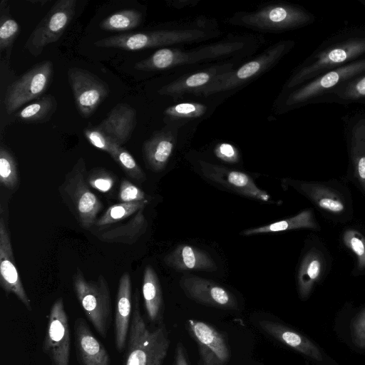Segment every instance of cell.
<instances>
[{
  "label": "cell",
  "mask_w": 365,
  "mask_h": 365,
  "mask_svg": "<svg viewBox=\"0 0 365 365\" xmlns=\"http://www.w3.org/2000/svg\"><path fill=\"white\" fill-rule=\"evenodd\" d=\"M170 345L164 323L149 329L140 312V294L135 290L126 344L124 365H163Z\"/></svg>",
  "instance_id": "1"
},
{
  "label": "cell",
  "mask_w": 365,
  "mask_h": 365,
  "mask_svg": "<svg viewBox=\"0 0 365 365\" xmlns=\"http://www.w3.org/2000/svg\"><path fill=\"white\" fill-rule=\"evenodd\" d=\"M86 174L85 160L80 158L71 170L66 174L60 192L80 225L88 230L95 225L103 204L91 191Z\"/></svg>",
  "instance_id": "2"
},
{
  "label": "cell",
  "mask_w": 365,
  "mask_h": 365,
  "mask_svg": "<svg viewBox=\"0 0 365 365\" xmlns=\"http://www.w3.org/2000/svg\"><path fill=\"white\" fill-rule=\"evenodd\" d=\"M76 296L97 332L106 338L111 324V298L108 284L103 275L97 280H87L77 268L73 276Z\"/></svg>",
  "instance_id": "3"
},
{
  "label": "cell",
  "mask_w": 365,
  "mask_h": 365,
  "mask_svg": "<svg viewBox=\"0 0 365 365\" xmlns=\"http://www.w3.org/2000/svg\"><path fill=\"white\" fill-rule=\"evenodd\" d=\"M243 46L244 43L240 41H227L209 44L190 51L163 48L137 62L135 68L144 71L165 70L227 56L240 50Z\"/></svg>",
  "instance_id": "4"
},
{
  "label": "cell",
  "mask_w": 365,
  "mask_h": 365,
  "mask_svg": "<svg viewBox=\"0 0 365 365\" xmlns=\"http://www.w3.org/2000/svg\"><path fill=\"white\" fill-rule=\"evenodd\" d=\"M365 53V37L352 38L330 46L317 53L289 80L290 88L331 69L349 63Z\"/></svg>",
  "instance_id": "5"
},
{
  "label": "cell",
  "mask_w": 365,
  "mask_h": 365,
  "mask_svg": "<svg viewBox=\"0 0 365 365\" xmlns=\"http://www.w3.org/2000/svg\"><path fill=\"white\" fill-rule=\"evenodd\" d=\"M206 36V32L197 29L157 30L111 36L98 40L93 44L101 48L139 51L195 41Z\"/></svg>",
  "instance_id": "6"
},
{
  "label": "cell",
  "mask_w": 365,
  "mask_h": 365,
  "mask_svg": "<svg viewBox=\"0 0 365 365\" xmlns=\"http://www.w3.org/2000/svg\"><path fill=\"white\" fill-rule=\"evenodd\" d=\"M292 41H280L269 47L256 58L219 76L214 82L195 93L207 96L235 88L264 73L275 65L292 46Z\"/></svg>",
  "instance_id": "7"
},
{
  "label": "cell",
  "mask_w": 365,
  "mask_h": 365,
  "mask_svg": "<svg viewBox=\"0 0 365 365\" xmlns=\"http://www.w3.org/2000/svg\"><path fill=\"white\" fill-rule=\"evenodd\" d=\"M76 0H58L34 28L28 38L25 48L36 57L48 44L57 41L72 21Z\"/></svg>",
  "instance_id": "8"
},
{
  "label": "cell",
  "mask_w": 365,
  "mask_h": 365,
  "mask_svg": "<svg viewBox=\"0 0 365 365\" xmlns=\"http://www.w3.org/2000/svg\"><path fill=\"white\" fill-rule=\"evenodd\" d=\"M53 74L52 61H43L12 82L8 86L4 98L6 113L11 114L23 105L38 98L48 88Z\"/></svg>",
  "instance_id": "9"
},
{
  "label": "cell",
  "mask_w": 365,
  "mask_h": 365,
  "mask_svg": "<svg viewBox=\"0 0 365 365\" xmlns=\"http://www.w3.org/2000/svg\"><path fill=\"white\" fill-rule=\"evenodd\" d=\"M51 365H69L71 334L69 320L62 298L52 304L42 346Z\"/></svg>",
  "instance_id": "10"
},
{
  "label": "cell",
  "mask_w": 365,
  "mask_h": 365,
  "mask_svg": "<svg viewBox=\"0 0 365 365\" xmlns=\"http://www.w3.org/2000/svg\"><path fill=\"white\" fill-rule=\"evenodd\" d=\"M242 24L266 31H284L304 26L311 16L302 9L286 4H274L243 14Z\"/></svg>",
  "instance_id": "11"
},
{
  "label": "cell",
  "mask_w": 365,
  "mask_h": 365,
  "mask_svg": "<svg viewBox=\"0 0 365 365\" xmlns=\"http://www.w3.org/2000/svg\"><path fill=\"white\" fill-rule=\"evenodd\" d=\"M68 78L79 114L90 117L108 96V85L94 73L77 67L68 71Z\"/></svg>",
  "instance_id": "12"
},
{
  "label": "cell",
  "mask_w": 365,
  "mask_h": 365,
  "mask_svg": "<svg viewBox=\"0 0 365 365\" xmlns=\"http://www.w3.org/2000/svg\"><path fill=\"white\" fill-rule=\"evenodd\" d=\"M187 328L196 342L199 353L198 365H227L230 351L225 336L212 325L188 319Z\"/></svg>",
  "instance_id": "13"
},
{
  "label": "cell",
  "mask_w": 365,
  "mask_h": 365,
  "mask_svg": "<svg viewBox=\"0 0 365 365\" xmlns=\"http://www.w3.org/2000/svg\"><path fill=\"white\" fill-rule=\"evenodd\" d=\"M364 72L365 58L355 60L331 69L290 93L287 98L286 105L292 106L304 103Z\"/></svg>",
  "instance_id": "14"
},
{
  "label": "cell",
  "mask_w": 365,
  "mask_h": 365,
  "mask_svg": "<svg viewBox=\"0 0 365 365\" xmlns=\"http://www.w3.org/2000/svg\"><path fill=\"white\" fill-rule=\"evenodd\" d=\"M180 285L188 298L199 304L226 310L238 308L234 294L212 280L185 274L180 279Z\"/></svg>",
  "instance_id": "15"
},
{
  "label": "cell",
  "mask_w": 365,
  "mask_h": 365,
  "mask_svg": "<svg viewBox=\"0 0 365 365\" xmlns=\"http://www.w3.org/2000/svg\"><path fill=\"white\" fill-rule=\"evenodd\" d=\"M199 167L206 178L240 195L262 202H271L268 192L258 187L253 179L243 172L204 160L199 161Z\"/></svg>",
  "instance_id": "16"
},
{
  "label": "cell",
  "mask_w": 365,
  "mask_h": 365,
  "mask_svg": "<svg viewBox=\"0 0 365 365\" xmlns=\"http://www.w3.org/2000/svg\"><path fill=\"white\" fill-rule=\"evenodd\" d=\"M0 284L6 293L14 294L27 310L31 311V300L14 261L9 230L2 217L0 219Z\"/></svg>",
  "instance_id": "17"
},
{
  "label": "cell",
  "mask_w": 365,
  "mask_h": 365,
  "mask_svg": "<svg viewBox=\"0 0 365 365\" xmlns=\"http://www.w3.org/2000/svg\"><path fill=\"white\" fill-rule=\"evenodd\" d=\"M75 345L81 365H110V355L82 317L74 323Z\"/></svg>",
  "instance_id": "18"
},
{
  "label": "cell",
  "mask_w": 365,
  "mask_h": 365,
  "mask_svg": "<svg viewBox=\"0 0 365 365\" xmlns=\"http://www.w3.org/2000/svg\"><path fill=\"white\" fill-rule=\"evenodd\" d=\"M132 283L128 272L122 274L118 287L114 319V342L121 353L127 344L133 314Z\"/></svg>",
  "instance_id": "19"
},
{
  "label": "cell",
  "mask_w": 365,
  "mask_h": 365,
  "mask_svg": "<svg viewBox=\"0 0 365 365\" xmlns=\"http://www.w3.org/2000/svg\"><path fill=\"white\" fill-rule=\"evenodd\" d=\"M259 327L268 335L317 361L324 360L321 349L309 339L289 327L273 321L262 320Z\"/></svg>",
  "instance_id": "20"
},
{
  "label": "cell",
  "mask_w": 365,
  "mask_h": 365,
  "mask_svg": "<svg viewBox=\"0 0 365 365\" xmlns=\"http://www.w3.org/2000/svg\"><path fill=\"white\" fill-rule=\"evenodd\" d=\"M232 63H225L209 68L190 75L183 76L178 79L163 86L158 93L160 95L173 98L186 93H195L214 82L221 75L234 69Z\"/></svg>",
  "instance_id": "21"
},
{
  "label": "cell",
  "mask_w": 365,
  "mask_h": 365,
  "mask_svg": "<svg viewBox=\"0 0 365 365\" xmlns=\"http://www.w3.org/2000/svg\"><path fill=\"white\" fill-rule=\"evenodd\" d=\"M164 262L178 272H212L217 268L216 262L209 253L187 244L177 246L164 257Z\"/></svg>",
  "instance_id": "22"
},
{
  "label": "cell",
  "mask_w": 365,
  "mask_h": 365,
  "mask_svg": "<svg viewBox=\"0 0 365 365\" xmlns=\"http://www.w3.org/2000/svg\"><path fill=\"white\" fill-rule=\"evenodd\" d=\"M136 117L134 108L127 103H119L96 127L122 145L130 138L136 125Z\"/></svg>",
  "instance_id": "23"
},
{
  "label": "cell",
  "mask_w": 365,
  "mask_h": 365,
  "mask_svg": "<svg viewBox=\"0 0 365 365\" xmlns=\"http://www.w3.org/2000/svg\"><path fill=\"white\" fill-rule=\"evenodd\" d=\"M175 135L170 130L155 133L143 145V155L145 166L154 172L165 169L173 151Z\"/></svg>",
  "instance_id": "24"
},
{
  "label": "cell",
  "mask_w": 365,
  "mask_h": 365,
  "mask_svg": "<svg viewBox=\"0 0 365 365\" xmlns=\"http://www.w3.org/2000/svg\"><path fill=\"white\" fill-rule=\"evenodd\" d=\"M140 210L128 220L106 227L97 237L102 242L108 243H120L132 245L147 230L148 224L143 210Z\"/></svg>",
  "instance_id": "25"
},
{
  "label": "cell",
  "mask_w": 365,
  "mask_h": 365,
  "mask_svg": "<svg viewBox=\"0 0 365 365\" xmlns=\"http://www.w3.org/2000/svg\"><path fill=\"white\" fill-rule=\"evenodd\" d=\"M142 293L149 321L158 324L163 323L164 301L161 285L158 274L150 265L144 269Z\"/></svg>",
  "instance_id": "26"
},
{
  "label": "cell",
  "mask_w": 365,
  "mask_h": 365,
  "mask_svg": "<svg viewBox=\"0 0 365 365\" xmlns=\"http://www.w3.org/2000/svg\"><path fill=\"white\" fill-rule=\"evenodd\" d=\"M292 186L309 197L319 207L335 214L344 212V203L334 190L316 182L292 181Z\"/></svg>",
  "instance_id": "27"
},
{
  "label": "cell",
  "mask_w": 365,
  "mask_h": 365,
  "mask_svg": "<svg viewBox=\"0 0 365 365\" xmlns=\"http://www.w3.org/2000/svg\"><path fill=\"white\" fill-rule=\"evenodd\" d=\"M322 268V257L316 250H311L303 257L297 274L298 292L302 299L309 296L321 275Z\"/></svg>",
  "instance_id": "28"
},
{
  "label": "cell",
  "mask_w": 365,
  "mask_h": 365,
  "mask_svg": "<svg viewBox=\"0 0 365 365\" xmlns=\"http://www.w3.org/2000/svg\"><path fill=\"white\" fill-rule=\"evenodd\" d=\"M317 227V225L316 223L313 212L311 210L307 209L293 217L269 225L242 230L240 232V235L244 236H250L262 233L283 232L295 229H315Z\"/></svg>",
  "instance_id": "29"
},
{
  "label": "cell",
  "mask_w": 365,
  "mask_h": 365,
  "mask_svg": "<svg viewBox=\"0 0 365 365\" xmlns=\"http://www.w3.org/2000/svg\"><path fill=\"white\" fill-rule=\"evenodd\" d=\"M57 101L53 96L46 95L16 113L19 121L38 123L48 120L57 109Z\"/></svg>",
  "instance_id": "30"
},
{
  "label": "cell",
  "mask_w": 365,
  "mask_h": 365,
  "mask_svg": "<svg viewBox=\"0 0 365 365\" xmlns=\"http://www.w3.org/2000/svg\"><path fill=\"white\" fill-rule=\"evenodd\" d=\"M351 156L356 177L365 190V120L353 128Z\"/></svg>",
  "instance_id": "31"
},
{
  "label": "cell",
  "mask_w": 365,
  "mask_h": 365,
  "mask_svg": "<svg viewBox=\"0 0 365 365\" xmlns=\"http://www.w3.org/2000/svg\"><path fill=\"white\" fill-rule=\"evenodd\" d=\"M148 203V200H145L139 202H119L111 205L97 219L95 225L103 228L119 223L145 208Z\"/></svg>",
  "instance_id": "32"
},
{
  "label": "cell",
  "mask_w": 365,
  "mask_h": 365,
  "mask_svg": "<svg viewBox=\"0 0 365 365\" xmlns=\"http://www.w3.org/2000/svg\"><path fill=\"white\" fill-rule=\"evenodd\" d=\"M142 14L133 9L117 11L100 23L101 29L110 31H123L138 27L142 22Z\"/></svg>",
  "instance_id": "33"
},
{
  "label": "cell",
  "mask_w": 365,
  "mask_h": 365,
  "mask_svg": "<svg viewBox=\"0 0 365 365\" xmlns=\"http://www.w3.org/2000/svg\"><path fill=\"white\" fill-rule=\"evenodd\" d=\"M20 31L18 22L14 20L9 14V9L7 1L1 2V18H0V51L11 47Z\"/></svg>",
  "instance_id": "34"
},
{
  "label": "cell",
  "mask_w": 365,
  "mask_h": 365,
  "mask_svg": "<svg viewBox=\"0 0 365 365\" xmlns=\"http://www.w3.org/2000/svg\"><path fill=\"white\" fill-rule=\"evenodd\" d=\"M19 182V173L13 154L4 146L0 148V183L4 187L13 190Z\"/></svg>",
  "instance_id": "35"
},
{
  "label": "cell",
  "mask_w": 365,
  "mask_h": 365,
  "mask_svg": "<svg viewBox=\"0 0 365 365\" xmlns=\"http://www.w3.org/2000/svg\"><path fill=\"white\" fill-rule=\"evenodd\" d=\"M111 157L128 176L139 182L145 180V173L125 148L119 146Z\"/></svg>",
  "instance_id": "36"
},
{
  "label": "cell",
  "mask_w": 365,
  "mask_h": 365,
  "mask_svg": "<svg viewBox=\"0 0 365 365\" xmlns=\"http://www.w3.org/2000/svg\"><path fill=\"white\" fill-rule=\"evenodd\" d=\"M207 108L202 103L185 102L169 106L164 111V114L171 119H191L203 115Z\"/></svg>",
  "instance_id": "37"
},
{
  "label": "cell",
  "mask_w": 365,
  "mask_h": 365,
  "mask_svg": "<svg viewBox=\"0 0 365 365\" xmlns=\"http://www.w3.org/2000/svg\"><path fill=\"white\" fill-rule=\"evenodd\" d=\"M83 134L93 146L108 153L110 156L115 153L119 146H122L96 126L85 128Z\"/></svg>",
  "instance_id": "38"
},
{
  "label": "cell",
  "mask_w": 365,
  "mask_h": 365,
  "mask_svg": "<svg viewBox=\"0 0 365 365\" xmlns=\"http://www.w3.org/2000/svg\"><path fill=\"white\" fill-rule=\"evenodd\" d=\"M345 245L356 256L359 269L365 268V237L355 230H347L343 235Z\"/></svg>",
  "instance_id": "39"
},
{
  "label": "cell",
  "mask_w": 365,
  "mask_h": 365,
  "mask_svg": "<svg viewBox=\"0 0 365 365\" xmlns=\"http://www.w3.org/2000/svg\"><path fill=\"white\" fill-rule=\"evenodd\" d=\"M87 181L90 187L95 190L108 192L113 187L115 178L113 173L105 168H95L87 175Z\"/></svg>",
  "instance_id": "40"
},
{
  "label": "cell",
  "mask_w": 365,
  "mask_h": 365,
  "mask_svg": "<svg viewBox=\"0 0 365 365\" xmlns=\"http://www.w3.org/2000/svg\"><path fill=\"white\" fill-rule=\"evenodd\" d=\"M118 199L120 202H139L147 200L143 190L125 179L120 182Z\"/></svg>",
  "instance_id": "41"
},
{
  "label": "cell",
  "mask_w": 365,
  "mask_h": 365,
  "mask_svg": "<svg viewBox=\"0 0 365 365\" xmlns=\"http://www.w3.org/2000/svg\"><path fill=\"white\" fill-rule=\"evenodd\" d=\"M336 93L344 99L355 100L365 97V76L349 82Z\"/></svg>",
  "instance_id": "42"
},
{
  "label": "cell",
  "mask_w": 365,
  "mask_h": 365,
  "mask_svg": "<svg viewBox=\"0 0 365 365\" xmlns=\"http://www.w3.org/2000/svg\"><path fill=\"white\" fill-rule=\"evenodd\" d=\"M351 334L356 346L365 349V309L353 319L351 324Z\"/></svg>",
  "instance_id": "43"
},
{
  "label": "cell",
  "mask_w": 365,
  "mask_h": 365,
  "mask_svg": "<svg viewBox=\"0 0 365 365\" xmlns=\"http://www.w3.org/2000/svg\"><path fill=\"white\" fill-rule=\"evenodd\" d=\"M214 153L217 158L228 163H236L240 160L238 150L228 143L217 144L215 148Z\"/></svg>",
  "instance_id": "44"
},
{
  "label": "cell",
  "mask_w": 365,
  "mask_h": 365,
  "mask_svg": "<svg viewBox=\"0 0 365 365\" xmlns=\"http://www.w3.org/2000/svg\"><path fill=\"white\" fill-rule=\"evenodd\" d=\"M173 365H189L181 342L177 344Z\"/></svg>",
  "instance_id": "45"
},
{
  "label": "cell",
  "mask_w": 365,
  "mask_h": 365,
  "mask_svg": "<svg viewBox=\"0 0 365 365\" xmlns=\"http://www.w3.org/2000/svg\"><path fill=\"white\" fill-rule=\"evenodd\" d=\"M29 2L31 4H40L41 6H43V4H46L48 1H44V0H29Z\"/></svg>",
  "instance_id": "46"
}]
</instances>
